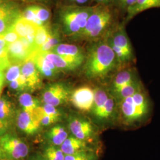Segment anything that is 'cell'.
<instances>
[{"instance_id":"ba28073f","label":"cell","mask_w":160,"mask_h":160,"mask_svg":"<svg viewBox=\"0 0 160 160\" xmlns=\"http://www.w3.org/2000/svg\"><path fill=\"white\" fill-rule=\"evenodd\" d=\"M22 12L12 1L0 0V36L12 27Z\"/></svg>"},{"instance_id":"8d00e7d4","label":"cell","mask_w":160,"mask_h":160,"mask_svg":"<svg viewBox=\"0 0 160 160\" xmlns=\"http://www.w3.org/2000/svg\"><path fill=\"white\" fill-rule=\"evenodd\" d=\"M2 36L4 38V39L6 40L8 45L14 42L19 40L20 39V37L17 34V33L12 28V27L9 30H8L4 34L2 35Z\"/></svg>"},{"instance_id":"d6a6232c","label":"cell","mask_w":160,"mask_h":160,"mask_svg":"<svg viewBox=\"0 0 160 160\" xmlns=\"http://www.w3.org/2000/svg\"><path fill=\"white\" fill-rule=\"evenodd\" d=\"M37 19L43 25H46L51 17V12L45 7L39 6H33Z\"/></svg>"},{"instance_id":"ee69618b","label":"cell","mask_w":160,"mask_h":160,"mask_svg":"<svg viewBox=\"0 0 160 160\" xmlns=\"http://www.w3.org/2000/svg\"><path fill=\"white\" fill-rule=\"evenodd\" d=\"M96 1L99 4H104V5L109 2V0H96Z\"/></svg>"},{"instance_id":"ab89813d","label":"cell","mask_w":160,"mask_h":160,"mask_svg":"<svg viewBox=\"0 0 160 160\" xmlns=\"http://www.w3.org/2000/svg\"><path fill=\"white\" fill-rule=\"evenodd\" d=\"M26 160H46L42 154H35L29 157Z\"/></svg>"},{"instance_id":"60d3db41","label":"cell","mask_w":160,"mask_h":160,"mask_svg":"<svg viewBox=\"0 0 160 160\" xmlns=\"http://www.w3.org/2000/svg\"><path fill=\"white\" fill-rule=\"evenodd\" d=\"M8 44L6 42V40L4 39L2 36H0V50H3L7 49L8 47Z\"/></svg>"},{"instance_id":"d590c367","label":"cell","mask_w":160,"mask_h":160,"mask_svg":"<svg viewBox=\"0 0 160 160\" xmlns=\"http://www.w3.org/2000/svg\"><path fill=\"white\" fill-rule=\"evenodd\" d=\"M11 65L12 63L8 57L7 48L3 50H0V70L4 71L8 68Z\"/></svg>"},{"instance_id":"681fc988","label":"cell","mask_w":160,"mask_h":160,"mask_svg":"<svg viewBox=\"0 0 160 160\" xmlns=\"http://www.w3.org/2000/svg\"><path fill=\"white\" fill-rule=\"evenodd\" d=\"M120 2H123V1H124V0H120Z\"/></svg>"},{"instance_id":"52a82bcc","label":"cell","mask_w":160,"mask_h":160,"mask_svg":"<svg viewBox=\"0 0 160 160\" xmlns=\"http://www.w3.org/2000/svg\"><path fill=\"white\" fill-rule=\"evenodd\" d=\"M72 92L68 86L63 83H54L47 86L43 92L45 104L57 107L70 100Z\"/></svg>"},{"instance_id":"d4e9b609","label":"cell","mask_w":160,"mask_h":160,"mask_svg":"<svg viewBox=\"0 0 160 160\" xmlns=\"http://www.w3.org/2000/svg\"><path fill=\"white\" fill-rule=\"evenodd\" d=\"M18 101L23 110L31 113H33L40 106L39 101L27 92L22 94L18 98Z\"/></svg>"},{"instance_id":"ffe728a7","label":"cell","mask_w":160,"mask_h":160,"mask_svg":"<svg viewBox=\"0 0 160 160\" xmlns=\"http://www.w3.org/2000/svg\"><path fill=\"white\" fill-rule=\"evenodd\" d=\"M142 90V86L137 80L131 84L123 87L119 90L112 94L111 96L115 99L116 103L119 104L126 98L131 97Z\"/></svg>"},{"instance_id":"bcb514c9","label":"cell","mask_w":160,"mask_h":160,"mask_svg":"<svg viewBox=\"0 0 160 160\" xmlns=\"http://www.w3.org/2000/svg\"><path fill=\"white\" fill-rule=\"evenodd\" d=\"M3 84H4V82H0V93L1 92V90H2Z\"/></svg>"},{"instance_id":"e575fe53","label":"cell","mask_w":160,"mask_h":160,"mask_svg":"<svg viewBox=\"0 0 160 160\" xmlns=\"http://www.w3.org/2000/svg\"><path fill=\"white\" fill-rule=\"evenodd\" d=\"M41 108L43 112L47 115L61 119L62 113L61 111L58 110L55 106L48 104H45L43 106H41Z\"/></svg>"},{"instance_id":"7402d4cb","label":"cell","mask_w":160,"mask_h":160,"mask_svg":"<svg viewBox=\"0 0 160 160\" xmlns=\"http://www.w3.org/2000/svg\"><path fill=\"white\" fill-rule=\"evenodd\" d=\"M45 57L53 63V65L57 68L61 72V71H71L76 69L72 65L67 62L63 58L52 52H41Z\"/></svg>"},{"instance_id":"7dc6e473","label":"cell","mask_w":160,"mask_h":160,"mask_svg":"<svg viewBox=\"0 0 160 160\" xmlns=\"http://www.w3.org/2000/svg\"><path fill=\"white\" fill-rule=\"evenodd\" d=\"M27 1H43V0H24Z\"/></svg>"},{"instance_id":"ac0fdd59","label":"cell","mask_w":160,"mask_h":160,"mask_svg":"<svg viewBox=\"0 0 160 160\" xmlns=\"http://www.w3.org/2000/svg\"><path fill=\"white\" fill-rule=\"evenodd\" d=\"M68 137V132L61 125L53 126L46 134V138L49 145L57 147H60Z\"/></svg>"},{"instance_id":"484cf974","label":"cell","mask_w":160,"mask_h":160,"mask_svg":"<svg viewBox=\"0 0 160 160\" xmlns=\"http://www.w3.org/2000/svg\"><path fill=\"white\" fill-rule=\"evenodd\" d=\"M61 35L57 28L52 29L51 34L46 43L36 52H46L52 50L61 43Z\"/></svg>"},{"instance_id":"f907efd6","label":"cell","mask_w":160,"mask_h":160,"mask_svg":"<svg viewBox=\"0 0 160 160\" xmlns=\"http://www.w3.org/2000/svg\"><path fill=\"white\" fill-rule=\"evenodd\" d=\"M113 1V0H109V2H110V1Z\"/></svg>"},{"instance_id":"44dd1931","label":"cell","mask_w":160,"mask_h":160,"mask_svg":"<svg viewBox=\"0 0 160 160\" xmlns=\"http://www.w3.org/2000/svg\"><path fill=\"white\" fill-rule=\"evenodd\" d=\"M155 7H160V0H137L133 6L128 8V19L145 10Z\"/></svg>"},{"instance_id":"8992f818","label":"cell","mask_w":160,"mask_h":160,"mask_svg":"<svg viewBox=\"0 0 160 160\" xmlns=\"http://www.w3.org/2000/svg\"><path fill=\"white\" fill-rule=\"evenodd\" d=\"M68 127L75 137L88 143H91L96 135L95 128L91 122L80 116H71L68 119Z\"/></svg>"},{"instance_id":"9c48e42d","label":"cell","mask_w":160,"mask_h":160,"mask_svg":"<svg viewBox=\"0 0 160 160\" xmlns=\"http://www.w3.org/2000/svg\"><path fill=\"white\" fill-rule=\"evenodd\" d=\"M50 52L59 55L77 68L80 67L86 59L83 50L79 46L72 44L60 43Z\"/></svg>"},{"instance_id":"d6986e66","label":"cell","mask_w":160,"mask_h":160,"mask_svg":"<svg viewBox=\"0 0 160 160\" xmlns=\"http://www.w3.org/2000/svg\"><path fill=\"white\" fill-rule=\"evenodd\" d=\"M116 100L112 96H110L104 105L97 114L92 117L98 123H103L109 121L114 114L116 108Z\"/></svg>"},{"instance_id":"7bdbcfd3","label":"cell","mask_w":160,"mask_h":160,"mask_svg":"<svg viewBox=\"0 0 160 160\" xmlns=\"http://www.w3.org/2000/svg\"><path fill=\"white\" fill-rule=\"evenodd\" d=\"M5 81V74L4 71L0 70V82H4Z\"/></svg>"},{"instance_id":"8fae6325","label":"cell","mask_w":160,"mask_h":160,"mask_svg":"<svg viewBox=\"0 0 160 160\" xmlns=\"http://www.w3.org/2000/svg\"><path fill=\"white\" fill-rule=\"evenodd\" d=\"M30 58L33 61L40 74L46 78L53 79L61 72L41 52H35Z\"/></svg>"},{"instance_id":"74e56055","label":"cell","mask_w":160,"mask_h":160,"mask_svg":"<svg viewBox=\"0 0 160 160\" xmlns=\"http://www.w3.org/2000/svg\"><path fill=\"white\" fill-rule=\"evenodd\" d=\"M7 127L8 123L0 120V137L6 134V131L7 130Z\"/></svg>"},{"instance_id":"f546056e","label":"cell","mask_w":160,"mask_h":160,"mask_svg":"<svg viewBox=\"0 0 160 160\" xmlns=\"http://www.w3.org/2000/svg\"><path fill=\"white\" fill-rule=\"evenodd\" d=\"M34 113L36 119L40 123V125L43 126L51 125L52 124H54L61 120V119L59 118L50 116L45 114L43 112L42 109L41 108V106L38 107L34 110Z\"/></svg>"},{"instance_id":"9a60e30c","label":"cell","mask_w":160,"mask_h":160,"mask_svg":"<svg viewBox=\"0 0 160 160\" xmlns=\"http://www.w3.org/2000/svg\"><path fill=\"white\" fill-rule=\"evenodd\" d=\"M107 40L108 42L121 49L129 59L131 60L133 58L132 48L129 38L124 29H118L110 39Z\"/></svg>"},{"instance_id":"6da1fadb","label":"cell","mask_w":160,"mask_h":160,"mask_svg":"<svg viewBox=\"0 0 160 160\" xmlns=\"http://www.w3.org/2000/svg\"><path fill=\"white\" fill-rule=\"evenodd\" d=\"M84 65L86 78L97 80L105 78L118 62L107 39L96 41L89 47Z\"/></svg>"},{"instance_id":"b9f144b4","label":"cell","mask_w":160,"mask_h":160,"mask_svg":"<svg viewBox=\"0 0 160 160\" xmlns=\"http://www.w3.org/2000/svg\"><path fill=\"white\" fill-rule=\"evenodd\" d=\"M0 160H7L6 155L3 152L2 148H1V146H0Z\"/></svg>"},{"instance_id":"7a4b0ae2","label":"cell","mask_w":160,"mask_h":160,"mask_svg":"<svg viewBox=\"0 0 160 160\" xmlns=\"http://www.w3.org/2000/svg\"><path fill=\"white\" fill-rule=\"evenodd\" d=\"M113 20V14L109 6L100 4L96 6L88 18L86 26L75 39L97 40L105 33Z\"/></svg>"},{"instance_id":"3957f363","label":"cell","mask_w":160,"mask_h":160,"mask_svg":"<svg viewBox=\"0 0 160 160\" xmlns=\"http://www.w3.org/2000/svg\"><path fill=\"white\" fill-rule=\"evenodd\" d=\"M96 6H67L59 13L63 32L75 38L84 29L86 23Z\"/></svg>"},{"instance_id":"7c38bea8","label":"cell","mask_w":160,"mask_h":160,"mask_svg":"<svg viewBox=\"0 0 160 160\" xmlns=\"http://www.w3.org/2000/svg\"><path fill=\"white\" fill-rule=\"evenodd\" d=\"M21 74L26 80L28 89L35 90L40 87L41 85L40 73L31 58L22 65Z\"/></svg>"},{"instance_id":"83f0119b","label":"cell","mask_w":160,"mask_h":160,"mask_svg":"<svg viewBox=\"0 0 160 160\" xmlns=\"http://www.w3.org/2000/svg\"><path fill=\"white\" fill-rule=\"evenodd\" d=\"M97 152L94 149L81 151L74 154L66 155L65 160H97Z\"/></svg>"},{"instance_id":"f6af8a7d","label":"cell","mask_w":160,"mask_h":160,"mask_svg":"<svg viewBox=\"0 0 160 160\" xmlns=\"http://www.w3.org/2000/svg\"><path fill=\"white\" fill-rule=\"evenodd\" d=\"M87 1L88 0H76V2H77V3H78V4H82L86 3V2H87Z\"/></svg>"},{"instance_id":"836d02e7","label":"cell","mask_w":160,"mask_h":160,"mask_svg":"<svg viewBox=\"0 0 160 160\" xmlns=\"http://www.w3.org/2000/svg\"><path fill=\"white\" fill-rule=\"evenodd\" d=\"M9 85L12 89L16 91H23L25 89H28L26 81L22 74L17 80L10 82Z\"/></svg>"},{"instance_id":"30bf717a","label":"cell","mask_w":160,"mask_h":160,"mask_svg":"<svg viewBox=\"0 0 160 160\" xmlns=\"http://www.w3.org/2000/svg\"><path fill=\"white\" fill-rule=\"evenodd\" d=\"M94 100V90L88 86L80 87L71 93L70 100L77 109L84 112H91Z\"/></svg>"},{"instance_id":"c3c4849f","label":"cell","mask_w":160,"mask_h":160,"mask_svg":"<svg viewBox=\"0 0 160 160\" xmlns=\"http://www.w3.org/2000/svg\"><path fill=\"white\" fill-rule=\"evenodd\" d=\"M69 1H72V2H74V1H76V0H69Z\"/></svg>"},{"instance_id":"2e32d148","label":"cell","mask_w":160,"mask_h":160,"mask_svg":"<svg viewBox=\"0 0 160 160\" xmlns=\"http://www.w3.org/2000/svg\"><path fill=\"white\" fill-rule=\"evenodd\" d=\"M89 143L80 140L72 135L69 136L59 147L65 155H72L81 151L92 149L89 147Z\"/></svg>"},{"instance_id":"4dcf8cb0","label":"cell","mask_w":160,"mask_h":160,"mask_svg":"<svg viewBox=\"0 0 160 160\" xmlns=\"http://www.w3.org/2000/svg\"><path fill=\"white\" fill-rule=\"evenodd\" d=\"M28 22V20L24 18L21 14L12 26V28L17 33L20 38H26L27 36Z\"/></svg>"},{"instance_id":"4fadbf2b","label":"cell","mask_w":160,"mask_h":160,"mask_svg":"<svg viewBox=\"0 0 160 160\" xmlns=\"http://www.w3.org/2000/svg\"><path fill=\"white\" fill-rule=\"evenodd\" d=\"M17 124L18 128L27 135H33L40 126L34 112L31 113L24 110L17 114Z\"/></svg>"},{"instance_id":"cb8c5ba5","label":"cell","mask_w":160,"mask_h":160,"mask_svg":"<svg viewBox=\"0 0 160 160\" xmlns=\"http://www.w3.org/2000/svg\"><path fill=\"white\" fill-rule=\"evenodd\" d=\"M109 97L110 95L102 88H97L94 90V100L91 110L92 116L97 114L104 105Z\"/></svg>"},{"instance_id":"603a6c76","label":"cell","mask_w":160,"mask_h":160,"mask_svg":"<svg viewBox=\"0 0 160 160\" xmlns=\"http://www.w3.org/2000/svg\"><path fill=\"white\" fill-rule=\"evenodd\" d=\"M51 28L48 24L39 26L34 36V53L38 51L48 40L51 34Z\"/></svg>"},{"instance_id":"277c9868","label":"cell","mask_w":160,"mask_h":160,"mask_svg":"<svg viewBox=\"0 0 160 160\" xmlns=\"http://www.w3.org/2000/svg\"><path fill=\"white\" fill-rule=\"evenodd\" d=\"M119 104L122 118L126 125L143 120L149 111L148 99L142 90L126 98Z\"/></svg>"},{"instance_id":"5b68a950","label":"cell","mask_w":160,"mask_h":160,"mask_svg":"<svg viewBox=\"0 0 160 160\" xmlns=\"http://www.w3.org/2000/svg\"><path fill=\"white\" fill-rule=\"evenodd\" d=\"M0 146L7 160H23L29 154L28 145L19 138L11 134L0 137Z\"/></svg>"},{"instance_id":"5bb4252c","label":"cell","mask_w":160,"mask_h":160,"mask_svg":"<svg viewBox=\"0 0 160 160\" xmlns=\"http://www.w3.org/2000/svg\"><path fill=\"white\" fill-rule=\"evenodd\" d=\"M8 57L12 64H23L32 57V53L24 46L21 39L8 45Z\"/></svg>"},{"instance_id":"f35d334b","label":"cell","mask_w":160,"mask_h":160,"mask_svg":"<svg viewBox=\"0 0 160 160\" xmlns=\"http://www.w3.org/2000/svg\"><path fill=\"white\" fill-rule=\"evenodd\" d=\"M137 0H124L122 2V4L125 7H127L128 8L131 6H133Z\"/></svg>"},{"instance_id":"f1b7e54d","label":"cell","mask_w":160,"mask_h":160,"mask_svg":"<svg viewBox=\"0 0 160 160\" xmlns=\"http://www.w3.org/2000/svg\"><path fill=\"white\" fill-rule=\"evenodd\" d=\"M13 112L12 103L4 98H0V120L8 123Z\"/></svg>"},{"instance_id":"e0dca14e","label":"cell","mask_w":160,"mask_h":160,"mask_svg":"<svg viewBox=\"0 0 160 160\" xmlns=\"http://www.w3.org/2000/svg\"><path fill=\"white\" fill-rule=\"evenodd\" d=\"M137 80V78L132 70L125 69L120 71L115 76L110 86V94L114 93Z\"/></svg>"},{"instance_id":"4316f807","label":"cell","mask_w":160,"mask_h":160,"mask_svg":"<svg viewBox=\"0 0 160 160\" xmlns=\"http://www.w3.org/2000/svg\"><path fill=\"white\" fill-rule=\"evenodd\" d=\"M42 155L46 160H65V157L59 147L52 145H48Z\"/></svg>"},{"instance_id":"1f68e13d","label":"cell","mask_w":160,"mask_h":160,"mask_svg":"<svg viewBox=\"0 0 160 160\" xmlns=\"http://www.w3.org/2000/svg\"><path fill=\"white\" fill-rule=\"evenodd\" d=\"M22 64H12L7 69L5 74V80L9 82L17 80L21 75Z\"/></svg>"}]
</instances>
